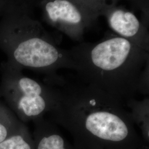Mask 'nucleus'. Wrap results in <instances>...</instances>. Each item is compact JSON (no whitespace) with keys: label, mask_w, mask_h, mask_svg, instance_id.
Wrapping results in <instances>:
<instances>
[{"label":"nucleus","mask_w":149,"mask_h":149,"mask_svg":"<svg viewBox=\"0 0 149 149\" xmlns=\"http://www.w3.org/2000/svg\"><path fill=\"white\" fill-rule=\"evenodd\" d=\"M51 121L67 130L79 149H149L122 102L77 79L53 86Z\"/></svg>","instance_id":"obj_1"},{"label":"nucleus","mask_w":149,"mask_h":149,"mask_svg":"<svg viewBox=\"0 0 149 149\" xmlns=\"http://www.w3.org/2000/svg\"><path fill=\"white\" fill-rule=\"evenodd\" d=\"M69 50L77 79L123 103L139 93L149 51L115 34L96 43L81 42Z\"/></svg>","instance_id":"obj_2"},{"label":"nucleus","mask_w":149,"mask_h":149,"mask_svg":"<svg viewBox=\"0 0 149 149\" xmlns=\"http://www.w3.org/2000/svg\"><path fill=\"white\" fill-rule=\"evenodd\" d=\"M0 48L9 63L23 70L45 74V79L57 77L60 69L74 70L69 50L60 48L57 41L30 11L12 12L0 21Z\"/></svg>","instance_id":"obj_3"},{"label":"nucleus","mask_w":149,"mask_h":149,"mask_svg":"<svg viewBox=\"0 0 149 149\" xmlns=\"http://www.w3.org/2000/svg\"><path fill=\"white\" fill-rule=\"evenodd\" d=\"M0 95L21 122H34L52 111L57 90L23 74L22 70L6 61L2 65Z\"/></svg>","instance_id":"obj_4"},{"label":"nucleus","mask_w":149,"mask_h":149,"mask_svg":"<svg viewBox=\"0 0 149 149\" xmlns=\"http://www.w3.org/2000/svg\"><path fill=\"white\" fill-rule=\"evenodd\" d=\"M38 4L48 24L80 43L98 18L74 0H41Z\"/></svg>","instance_id":"obj_5"},{"label":"nucleus","mask_w":149,"mask_h":149,"mask_svg":"<svg viewBox=\"0 0 149 149\" xmlns=\"http://www.w3.org/2000/svg\"><path fill=\"white\" fill-rule=\"evenodd\" d=\"M103 16L115 34L149 51L148 27L133 12L117 5L109 9Z\"/></svg>","instance_id":"obj_6"},{"label":"nucleus","mask_w":149,"mask_h":149,"mask_svg":"<svg viewBox=\"0 0 149 149\" xmlns=\"http://www.w3.org/2000/svg\"><path fill=\"white\" fill-rule=\"evenodd\" d=\"M34 149H79L71 144L60 130L58 125L41 118L33 122Z\"/></svg>","instance_id":"obj_7"},{"label":"nucleus","mask_w":149,"mask_h":149,"mask_svg":"<svg viewBox=\"0 0 149 149\" xmlns=\"http://www.w3.org/2000/svg\"><path fill=\"white\" fill-rule=\"evenodd\" d=\"M130 108L129 111L135 125H137L141 132V137L144 143L149 146V98L145 97L138 101L135 98L125 102Z\"/></svg>","instance_id":"obj_8"},{"label":"nucleus","mask_w":149,"mask_h":149,"mask_svg":"<svg viewBox=\"0 0 149 149\" xmlns=\"http://www.w3.org/2000/svg\"><path fill=\"white\" fill-rule=\"evenodd\" d=\"M24 124L17 117L0 95V143L17 133Z\"/></svg>","instance_id":"obj_9"},{"label":"nucleus","mask_w":149,"mask_h":149,"mask_svg":"<svg viewBox=\"0 0 149 149\" xmlns=\"http://www.w3.org/2000/svg\"><path fill=\"white\" fill-rule=\"evenodd\" d=\"M0 149H34L33 138L26 124L17 133L0 143Z\"/></svg>","instance_id":"obj_10"},{"label":"nucleus","mask_w":149,"mask_h":149,"mask_svg":"<svg viewBox=\"0 0 149 149\" xmlns=\"http://www.w3.org/2000/svg\"><path fill=\"white\" fill-rule=\"evenodd\" d=\"M98 16H104L109 9L118 5L120 0H74Z\"/></svg>","instance_id":"obj_11"},{"label":"nucleus","mask_w":149,"mask_h":149,"mask_svg":"<svg viewBox=\"0 0 149 149\" xmlns=\"http://www.w3.org/2000/svg\"><path fill=\"white\" fill-rule=\"evenodd\" d=\"M31 7L27 0H0V15L3 16L12 12L30 11Z\"/></svg>","instance_id":"obj_12"},{"label":"nucleus","mask_w":149,"mask_h":149,"mask_svg":"<svg viewBox=\"0 0 149 149\" xmlns=\"http://www.w3.org/2000/svg\"><path fill=\"white\" fill-rule=\"evenodd\" d=\"M134 9L140 11L142 20L145 23L149 22V0H125Z\"/></svg>","instance_id":"obj_13"},{"label":"nucleus","mask_w":149,"mask_h":149,"mask_svg":"<svg viewBox=\"0 0 149 149\" xmlns=\"http://www.w3.org/2000/svg\"><path fill=\"white\" fill-rule=\"evenodd\" d=\"M149 64L148 65L141 74L139 85V93L145 95H148L149 93Z\"/></svg>","instance_id":"obj_14"},{"label":"nucleus","mask_w":149,"mask_h":149,"mask_svg":"<svg viewBox=\"0 0 149 149\" xmlns=\"http://www.w3.org/2000/svg\"><path fill=\"white\" fill-rule=\"evenodd\" d=\"M28 3L32 6V4H38L41 0H27Z\"/></svg>","instance_id":"obj_15"}]
</instances>
